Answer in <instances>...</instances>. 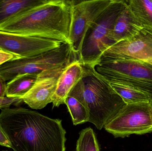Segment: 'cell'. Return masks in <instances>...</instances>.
<instances>
[{
    "label": "cell",
    "mask_w": 152,
    "mask_h": 151,
    "mask_svg": "<svg viewBox=\"0 0 152 151\" xmlns=\"http://www.w3.org/2000/svg\"><path fill=\"white\" fill-rule=\"evenodd\" d=\"M69 64L60 67L45 70L37 74L35 83L22 98L23 102L30 108L35 110L43 109L52 103L58 79Z\"/></svg>",
    "instance_id": "obj_11"
},
{
    "label": "cell",
    "mask_w": 152,
    "mask_h": 151,
    "mask_svg": "<svg viewBox=\"0 0 152 151\" xmlns=\"http://www.w3.org/2000/svg\"><path fill=\"white\" fill-rule=\"evenodd\" d=\"M143 29L128 5L115 21L110 40L113 44L132 38Z\"/></svg>",
    "instance_id": "obj_13"
},
{
    "label": "cell",
    "mask_w": 152,
    "mask_h": 151,
    "mask_svg": "<svg viewBox=\"0 0 152 151\" xmlns=\"http://www.w3.org/2000/svg\"><path fill=\"white\" fill-rule=\"evenodd\" d=\"M79 59L71 45L61 46L32 57L10 60L0 66V76L6 82L25 74H38L45 70L60 67Z\"/></svg>",
    "instance_id": "obj_6"
},
{
    "label": "cell",
    "mask_w": 152,
    "mask_h": 151,
    "mask_svg": "<svg viewBox=\"0 0 152 151\" xmlns=\"http://www.w3.org/2000/svg\"><path fill=\"white\" fill-rule=\"evenodd\" d=\"M112 1L113 0L72 1L69 40L72 49L79 60L88 32Z\"/></svg>",
    "instance_id": "obj_8"
},
{
    "label": "cell",
    "mask_w": 152,
    "mask_h": 151,
    "mask_svg": "<svg viewBox=\"0 0 152 151\" xmlns=\"http://www.w3.org/2000/svg\"><path fill=\"white\" fill-rule=\"evenodd\" d=\"M37 76L35 74H22L8 82L6 97L22 98L32 88Z\"/></svg>",
    "instance_id": "obj_16"
},
{
    "label": "cell",
    "mask_w": 152,
    "mask_h": 151,
    "mask_svg": "<svg viewBox=\"0 0 152 151\" xmlns=\"http://www.w3.org/2000/svg\"><path fill=\"white\" fill-rule=\"evenodd\" d=\"M94 67L109 82L125 84L147 93L152 103L151 65L134 59L101 58Z\"/></svg>",
    "instance_id": "obj_4"
},
{
    "label": "cell",
    "mask_w": 152,
    "mask_h": 151,
    "mask_svg": "<svg viewBox=\"0 0 152 151\" xmlns=\"http://www.w3.org/2000/svg\"><path fill=\"white\" fill-rule=\"evenodd\" d=\"M0 124L14 151H66L62 120L18 107L1 110Z\"/></svg>",
    "instance_id": "obj_1"
},
{
    "label": "cell",
    "mask_w": 152,
    "mask_h": 151,
    "mask_svg": "<svg viewBox=\"0 0 152 151\" xmlns=\"http://www.w3.org/2000/svg\"><path fill=\"white\" fill-rule=\"evenodd\" d=\"M56 40L0 31V50L17 59L32 57L61 46Z\"/></svg>",
    "instance_id": "obj_9"
},
{
    "label": "cell",
    "mask_w": 152,
    "mask_h": 151,
    "mask_svg": "<svg viewBox=\"0 0 152 151\" xmlns=\"http://www.w3.org/2000/svg\"><path fill=\"white\" fill-rule=\"evenodd\" d=\"M110 83L112 87L122 98L126 104L141 103L152 104L151 97L143 91L121 83Z\"/></svg>",
    "instance_id": "obj_18"
},
{
    "label": "cell",
    "mask_w": 152,
    "mask_h": 151,
    "mask_svg": "<svg viewBox=\"0 0 152 151\" xmlns=\"http://www.w3.org/2000/svg\"><path fill=\"white\" fill-rule=\"evenodd\" d=\"M46 0H0V25Z\"/></svg>",
    "instance_id": "obj_15"
},
{
    "label": "cell",
    "mask_w": 152,
    "mask_h": 151,
    "mask_svg": "<svg viewBox=\"0 0 152 151\" xmlns=\"http://www.w3.org/2000/svg\"><path fill=\"white\" fill-rule=\"evenodd\" d=\"M85 67L79 59H75L68 64L58 79L56 91L52 99L53 108L65 104L68 95L82 79Z\"/></svg>",
    "instance_id": "obj_12"
},
{
    "label": "cell",
    "mask_w": 152,
    "mask_h": 151,
    "mask_svg": "<svg viewBox=\"0 0 152 151\" xmlns=\"http://www.w3.org/2000/svg\"><path fill=\"white\" fill-rule=\"evenodd\" d=\"M101 58L134 59L152 66V33L143 29L132 38L110 46Z\"/></svg>",
    "instance_id": "obj_10"
},
{
    "label": "cell",
    "mask_w": 152,
    "mask_h": 151,
    "mask_svg": "<svg viewBox=\"0 0 152 151\" xmlns=\"http://www.w3.org/2000/svg\"><path fill=\"white\" fill-rule=\"evenodd\" d=\"M5 151V150H3V151Z\"/></svg>",
    "instance_id": "obj_24"
},
{
    "label": "cell",
    "mask_w": 152,
    "mask_h": 151,
    "mask_svg": "<svg viewBox=\"0 0 152 151\" xmlns=\"http://www.w3.org/2000/svg\"><path fill=\"white\" fill-rule=\"evenodd\" d=\"M126 2L143 28L152 33V0H130Z\"/></svg>",
    "instance_id": "obj_17"
},
{
    "label": "cell",
    "mask_w": 152,
    "mask_h": 151,
    "mask_svg": "<svg viewBox=\"0 0 152 151\" xmlns=\"http://www.w3.org/2000/svg\"><path fill=\"white\" fill-rule=\"evenodd\" d=\"M76 151H101L96 135L93 129L88 127L80 131L76 144Z\"/></svg>",
    "instance_id": "obj_19"
},
{
    "label": "cell",
    "mask_w": 152,
    "mask_h": 151,
    "mask_svg": "<svg viewBox=\"0 0 152 151\" xmlns=\"http://www.w3.org/2000/svg\"><path fill=\"white\" fill-rule=\"evenodd\" d=\"M23 103L22 98H0V109L9 108L11 105L18 106Z\"/></svg>",
    "instance_id": "obj_20"
},
{
    "label": "cell",
    "mask_w": 152,
    "mask_h": 151,
    "mask_svg": "<svg viewBox=\"0 0 152 151\" xmlns=\"http://www.w3.org/2000/svg\"><path fill=\"white\" fill-rule=\"evenodd\" d=\"M65 104L67 106L74 125L88 122L89 110L84 95V84L82 79L69 93Z\"/></svg>",
    "instance_id": "obj_14"
},
{
    "label": "cell",
    "mask_w": 152,
    "mask_h": 151,
    "mask_svg": "<svg viewBox=\"0 0 152 151\" xmlns=\"http://www.w3.org/2000/svg\"><path fill=\"white\" fill-rule=\"evenodd\" d=\"M72 1L46 0L0 25V31L70 44Z\"/></svg>",
    "instance_id": "obj_2"
},
{
    "label": "cell",
    "mask_w": 152,
    "mask_h": 151,
    "mask_svg": "<svg viewBox=\"0 0 152 151\" xmlns=\"http://www.w3.org/2000/svg\"></svg>",
    "instance_id": "obj_25"
},
{
    "label": "cell",
    "mask_w": 152,
    "mask_h": 151,
    "mask_svg": "<svg viewBox=\"0 0 152 151\" xmlns=\"http://www.w3.org/2000/svg\"><path fill=\"white\" fill-rule=\"evenodd\" d=\"M0 145L8 148H11L10 143L4 130L3 129L1 124H0Z\"/></svg>",
    "instance_id": "obj_21"
},
{
    "label": "cell",
    "mask_w": 152,
    "mask_h": 151,
    "mask_svg": "<svg viewBox=\"0 0 152 151\" xmlns=\"http://www.w3.org/2000/svg\"><path fill=\"white\" fill-rule=\"evenodd\" d=\"M6 82L0 76V98L6 97Z\"/></svg>",
    "instance_id": "obj_23"
},
{
    "label": "cell",
    "mask_w": 152,
    "mask_h": 151,
    "mask_svg": "<svg viewBox=\"0 0 152 151\" xmlns=\"http://www.w3.org/2000/svg\"><path fill=\"white\" fill-rule=\"evenodd\" d=\"M126 1L113 0L89 29L85 38L79 60L85 67H94L104 52L113 45L110 40L116 20L126 8Z\"/></svg>",
    "instance_id": "obj_5"
},
{
    "label": "cell",
    "mask_w": 152,
    "mask_h": 151,
    "mask_svg": "<svg viewBox=\"0 0 152 151\" xmlns=\"http://www.w3.org/2000/svg\"><path fill=\"white\" fill-rule=\"evenodd\" d=\"M115 138L152 132V104L141 103L126 104L104 127Z\"/></svg>",
    "instance_id": "obj_7"
},
{
    "label": "cell",
    "mask_w": 152,
    "mask_h": 151,
    "mask_svg": "<svg viewBox=\"0 0 152 151\" xmlns=\"http://www.w3.org/2000/svg\"><path fill=\"white\" fill-rule=\"evenodd\" d=\"M82 78L84 95L89 112L88 122L101 130L126 104L110 82L94 67H85Z\"/></svg>",
    "instance_id": "obj_3"
},
{
    "label": "cell",
    "mask_w": 152,
    "mask_h": 151,
    "mask_svg": "<svg viewBox=\"0 0 152 151\" xmlns=\"http://www.w3.org/2000/svg\"><path fill=\"white\" fill-rule=\"evenodd\" d=\"M14 59L17 58L13 55L0 50V66L4 63Z\"/></svg>",
    "instance_id": "obj_22"
}]
</instances>
